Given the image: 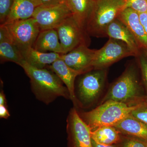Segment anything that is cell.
<instances>
[{"mask_svg": "<svg viewBox=\"0 0 147 147\" xmlns=\"http://www.w3.org/2000/svg\"><path fill=\"white\" fill-rule=\"evenodd\" d=\"M30 80L32 91L38 100L48 105L57 97L70 98L67 88L57 75L47 68L32 66L25 61L20 65Z\"/></svg>", "mask_w": 147, "mask_h": 147, "instance_id": "1", "label": "cell"}, {"mask_svg": "<svg viewBox=\"0 0 147 147\" xmlns=\"http://www.w3.org/2000/svg\"><path fill=\"white\" fill-rule=\"evenodd\" d=\"M141 84L136 69L129 66L110 86L101 104L107 100L123 102L130 106L147 104L146 96L142 94Z\"/></svg>", "mask_w": 147, "mask_h": 147, "instance_id": "2", "label": "cell"}, {"mask_svg": "<svg viewBox=\"0 0 147 147\" xmlns=\"http://www.w3.org/2000/svg\"><path fill=\"white\" fill-rule=\"evenodd\" d=\"M125 5L124 0H95L86 25L88 34L96 37L107 36L108 26L118 18Z\"/></svg>", "mask_w": 147, "mask_h": 147, "instance_id": "3", "label": "cell"}, {"mask_svg": "<svg viewBox=\"0 0 147 147\" xmlns=\"http://www.w3.org/2000/svg\"><path fill=\"white\" fill-rule=\"evenodd\" d=\"M141 105L130 106L109 100L93 110L82 114V118L92 130L103 126H115Z\"/></svg>", "mask_w": 147, "mask_h": 147, "instance_id": "4", "label": "cell"}, {"mask_svg": "<svg viewBox=\"0 0 147 147\" xmlns=\"http://www.w3.org/2000/svg\"><path fill=\"white\" fill-rule=\"evenodd\" d=\"M55 29L57 32L63 54L81 45L89 46L90 43L89 35L85 29L79 26L72 15Z\"/></svg>", "mask_w": 147, "mask_h": 147, "instance_id": "5", "label": "cell"}, {"mask_svg": "<svg viewBox=\"0 0 147 147\" xmlns=\"http://www.w3.org/2000/svg\"><path fill=\"white\" fill-rule=\"evenodd\" d=\"M2 25L5 26L11 41L21 51L32 47L40 31L33 18Z\"/></svg>", "mask_w": 147, "mask_h": 147, "instance_id": "6", "label": "cell"}, {"mask_svg": "<svg viewBox=\"0 0 147 147\" xmlns=\"http://www.w3.org/2000/svg\"><path fill=\"white\" fill-rule=\"evenodd\" d=\"M130 56L135 55L125 43L109 38L103 47L96 50L93 67L94 69H105L121 59Z\"/></svg>", "mask_w": 147, "mask_h": 147, "instance_id": "7", "label": "cell"}, {"mask_svg": "<svg viewBox=\"0 0 147 147\" xmlns=\"http://www.w3.org/2000/svg\"><path fill=\"white\" fill-rule=\"evenodd\" d=\"M78 84L79 95L84 105H90L97 99L105 85L107 69H93L83 74Z\"/></svg>", "mask_w": 147, "mask_h": 147, "instance_id": "8", "label": "cell"}, {"mask_svg": "<svg viewBox=\"0 0 147 147\" xmlns=\"http://www.w3.org/2000/svg\"><path fill=\"white\" fill-rule=\"evenodd\" d=\"M72 15L66 3L37 7L32 18L40 31L56 29Z\"/></svg>", "mask_w": 147, "mask_h": 147, "instance_id": "9", "label": "cell"}, {"mask_svg": "<svg viewBox=\"0 0 147 147\" xmlns=\"http://www.w3.org/2000/svg\"><path fill=\"white\" fill-rule=\"evenodd\" d=\"M91 131L76 109H71L67 120V147H93Z\"/></svg>", "mask_w": 147, "mask_h": 147, "instance_id": "10", "label": "cell"}, {"mask_svg": "<svg viewBox=\"0 0 147 147\" xmlns=\"http://www.w3.org/2000/svg\"><path fill=\"white\" fill-rule=\"evenodd\" d=\"M96 50L82 45L65 54H61V59L68 66L82 74L93 69L92 64Z\"/></svg>", "mask_w": 147, "mask_h": 147, "instance_id": "11", "label": "cell"}, {"mask_svg": "<svg viewBox=\"0 0 147 147\" xmlns=\"http://www.w3.org/2000/svg\"><path fill=\"white\" fill-rule=\"evenodd\" d=\"M137 40L141 50L147 49V34L139 18V13L130 8L124 9L117 18Z\"/></svg>", "mask_w": 147, "mask_h": 147, "instance_id": "12", "label": "cell"}, {"mask_svg": "<svg viewBox=\"0 0 147 147\" xmlns=\"http://www.w3.org/2000/svg\"><path fill=\"white\" fill-rule=\"evenodd\" d=\"M106 35L109 38H114L125 43L138 57L142 51L137 40L127 27L117 18L108 26Z\"/></svg>", "mask_w": 147, "mask_h": 147, "instance_id": "13", "label": "cell"}, {"mask_svg": "<svg viewBox=\"0 0 147 147\" xmlns=\"http://www.w3.org/2000/svg\"><path fill=\"white\" fill-rule=\"evenodd\" d=\"M48 68L56 74L67 88L70 99L74 105L78 104L74 93V82L76 76L82 75L79 71L68 66L61 58L49 65Z\"/></svg>", "mask_w": 147, "mask_h": 147, "instance_id": "14", "label": "cell"}, {"mask_svg": "<svg viewBox=\"0 0 147 147\" xmlns=\"http://www.w3.org/2000/svg\"><path fill=\"white\" fill-rule=\"evenodd\" d=\"M32 47L43 53L63 54L57 32L55 29L40 31Z\"/></svg>", "mask_w": 147, "mask_h": 147, "instance_id": "15", "label": "cell"}, {"mask_svg": "<svg viewBox=\"0 0 147 147\" xmlns=\"http://www.w3.org/2000/svg\"><path fill=\"white\" fill-rule=\"evenodd\" d=\"M25 61L29 65L38 69L47 68L60 59L61 54L55 53H43L32 47L21 50Z\"/></svg>", "mask_w": 147, "mask_h": 147, "instance_id": "16", "label": "cell"}, {"mask_svg": "<svg viewBox=\"0 0 147 147\" xmlns=\"http://www.w3.org/2000/svg\"><path fill=\"white\" fill-rule=\"evenodd\" d=\"M114 127L124 135L135 137L147 143V125L130 114Z\"/></svg>", "mask_w": 147, "mask_h": 147, "instance_id": "17", "label": "cell"}, {"mask_svg": "<svg viewBox=\"0 0 147 147\" xmlns=\"http://www.w3.org/2000/svg\"><path fill=\"white\" fill-rule=\"evenodd\" d=\"M95 1V0H66V3L74 18L79 26L85 30L87 21L94 6Z\"/></svg>", "mask_w": 147, "mask_h": 147, "instance_id": "18", "label": "cell"}, {"mask_svg": "<svg viewBox=\"0 0 147 147\" xmlns=\"http://www.w3.org/2000/svg\"><path fill=\"white\" fill-rule=\"evenodd\" d=\"M37 7L33 0H13L10 13L4 24L32 18Z\"/></svg>", "mask_w": 147, "mask_h": 147, "instance_id": "19", "label": "cell"}, {"mask_svg": "<svg viewBox=\"0 0 147 147\" xmlns=\"http://www.w3.org/2000/svg\"><path fill=\"white\" fill-rule=\"evenodd\" d=\"M92 140L99 144L118 145L121 143L122 134L113 126H103L92 130Z\"/></svg>", "mask_w": 147, "mask_h": 147, "instance_id": "20", "label": "cell"}, {"mask_svg": "<svg viewBox=\"0 0 147 147\" xmlns=\"http://www.w3.org/2000/svg\"><path fill=\"white\" fill-rule=\"evenodd\" d=\"M0 61L1 63L11 62L20 66L25 61L21 50L10 38L0 41Z\"/></svg>", "mask_w": 147, "mask_h": 147, "instance_id": "21", "label": "cell"}, {"mask_svg": "<svg viewBox=\"0 0 147 147\" xmlns=\"http://www.w3.org/2000/svg\"><path fill=\"white\" fill-rule=\"evenodd\" d=\"M117 145L119 147H147V143L138 138L122 134L121 141Z\"/></svg>", "mask_w": 147, "mask_h": 147, "instance_id": "22", "label": "cell"}, {"mask_svg": "<svg viewBox=\"0 0 147 147\" xmlns=\"http://www.w3.org/2000/svg\"><path fill=\"white\" fill-rule=\"evenodd\" d=\"M125 8H130L139 13L147 11V0H124Z\"/></svg>", "mask_w": 147, "mask_h": 147, "instance_id": "23", "label": "cell"}, {"mask_svg": "<svg viewBox=\"0 0 147 147\" xmlns=\"http://www.w3.org/2000/svg\"><path fill=\"white\" fill-rule=\"evenodd\" d=\"M13 0H0V24L5 23L10 13Z\"/></svg>", "mask_w": 147, "mask_h": 147, "instance_id": "24", "label": "cell"}, {"mask_svg": "<svg viewBox=\"0 0 147 147\" xmlns=\"http://www.w3.org/2000/svg\"><path fill=\"white\" fill-rule=\"evenodd\" d=\"M139 66L142 73L143 84L146 91V100L147 102V58L143 53L138 57Z\"/></svg>", "mask_w": 147, "mask_h": 147, "instance_id": "25", "label": "cell"}, {"mask_svg": "<svg viewBox=\"0 0 147 147\" xmlns=\"http://www.w3.org/2000/svg\"><path fill=\"white\" fill-rule=\"evenodd\" d=\"M135 118L147 125V105L142 104L136 108L130 114Z\"/></svg>", "mask_w": 147, "mask_h": 147, "instance_id": "26", "label": "cell"}, {"mask_svg": "<svg viewBox=\"0 0 147 147\" xmlns=\"http://www.w3.org/2000/svg\"><path fill=\"white\" fill-rule=\"evenodd\" d=\"M38 7L40 5H53L63 3L66 2V0H33Z\"/></svg>", "mask_w": 147, "mask_h": 147, "instance_id": "27", "label": "cell"}, {"mask_svg": "<svg viewBox=\"0 0 147 147\" xmlns=\"http://www.w3.org/2000/svg\"><path fill=\"white\" fill-rule=\"evenodd\" d=\"M7 106L3 105H0V118L1 119H7L10 116Z\"/></svg>", "mask_w": 147, "mask_h": 147, "instance_id": "28", "label": "cell"}, {"mask_svg": "<svg viewBox=\"0 0 147 147\" xmlns=\"http://www.w3.org/2000/svg\"><path fill=\"white\" fill-rule=\"evenodd\" d=\"M139 18L147 34V11L139 13Z\"/></svg>", "mask_w": 147, "mask_h": 147, "instance_id": "29", "label": "cell"}, {"mask_svg": "<svg viewBox=\"0 0 147 147\" xmlns=\"http://www.w3.org/2000/svg\"><path fill=\"white\" fill-rule=\"evenodd\" d=\"M92 144L93 147H119L117 145H107L99 144L95 142L92 139Z\"/></svg>", "mask_w": 147, "mask_h": 147, "instance_id": "30", "label": "cell"}, {"mask_svg": "<svg viewBox=\"0 0 147 147\" xmlns=\"http://www.w3.org/2000/svg\"><path fill=\"white\" fill-rule=\"evenodd\" d=\"M0 105H3L7 106L5 96L3 90H1L0 92Z\"/></svg>", "mask_w": 147, "mask_h": 147, "instance_id": "31", "label": "cell"}, {"mask_svg": "<svg viewBox=\"0 0 147 147\" xmlns=\"http://www.w3.org/2000/svg\"><path fill=\"white\" fill-rule=\"evenodd\" d=\"M142 53L144 54V55L146 56V57L147 58V49H143L142 50Z\"/></svg>", "mask_w": 147, "mask_h": 147, "instance_id": "32", "label": "cell"}, {"mask_svg": "<svg viewBox=\"0 0 147 147\" xmlns=\"http://www.w3.org/2000/svg\"></svg>", "mask_w": 147, "mask_h": 147, "instance_id": "33", "label": "cell"}]
</instances>
